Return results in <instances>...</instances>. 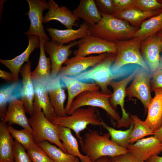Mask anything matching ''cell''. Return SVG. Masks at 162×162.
Here are the masks:
<instances>
[{
  "instance_id": "1",
  "label": "cell",
  "mask_w": 162,
  "mask_h": 162,
  "mask_svg": "<svg viewBox=\"0 0 162 162\" xmlns=\"http://www.w3.org/2000/svg\"><path fill=\"white\" fill-rule=\"evenodd\" d=\"M110 138L108 132L101 135L96 130L89 131L79 140L82 152L94 162L103 157H113L128 152L112 142Z\"/></svg>"
},
{
  "instance_id": "2",
  "label": "cell",
  "mask_w": 162,
  "mask_h": 162,
  "mask_svg": "<svg viewBox=\"0 0 162 162\" xmlns=\"http://www.w3.org/2000/svg\"><path fill=\"white\" fill-rule=\"evenodd\" d=\"M99 22L89 26V34L112 42L131 39L138 29L112 15L103 14Z\"/></svg>"
},
{
  "instance_id": "3",
  "label": "cell",
  "mask_w": 162,
  "mask_h": 162,
  "mask_svg": "<svg viewBox=\"0 0 162 162\" xmlns=\"http://www.w3.org/2000/svg\"><path fill=\"white\" fill-rule=\"evenodd\" d=\"M116 55L108 54L105 58L92 68L74 77L81 81L94 80L102 93L107 94H111L108 87L111 82L124 76L130 72L128 69L122 68L116 73L112 71L111 67L115 60Z\"/></svg>"
},
{
  "instance_id": "4",
  "label": "cell",
  "mask_w": 162,
  "mask_h": 162,
  "mask_svg": "<svg viewBox=\"0 0 162 162\" xmlns=\"http://www.w3.org/2000/svg\"><path fill=\"white\" fill-rule=\"evenodd\" d=\"M34 110L28 118L36 144L47 141L55 144L65 153L68 154L59 140L57 125L54 124L45 116L42 109L34 103Z\"/></svg>"
},
{
  "instance_id": "5",
  "label": "cell",
  "mask_w": 162,
  "mask_h": 162,
  "mask_svg": "<svg viewBox=\"0 0 162 162\" xmlns=\"http://www.w3.org/2000/svg\"><path fill=\"white\" fill-rule=\"evenodd\" d=\"M101 118L98 110L94 107L80 108L71 115L63 117H57L52 122L73 130L79 140L82 139L80 132L89 124L101 125Z\"/></svg>"
},
{
  "instance_id": "6",
  "label": "cell",
  "mask_w": 162,
  "mask_h": 162,
  "mask_svg": "<svg viewBox=\"0 0 162 162\" xmlns=\"http://www.w3.org/2000/svg\"><path fill=\"white\" fill-rule=\"evenodd\" d=\"M141 41L136 38L117 41V52L115 60L111 69L114 73L126 65L138 64L150 73L149 68L141 54L140 46Z\"/></svg>"
},
{
  "instance_id": "7",
  "label": "cell",
  "mask_w": 162,
  "mask_h": 162,
  "mask_svg": "<svg viewBox=\"0 0 162 162\" xmlns=\"http://www.w3.org/2000/svg\"><path fill=\"white\" fill-rule=\"evenodd\" d=\"M111 95V94H105L99 90L83 92L73 100L67 114L70 115L76 109L85 106L100 107L105 110L113 119L118 122L121 118L119 113L110 104V98Z\"/></svg>"
},
{
  "instance_id": "8",
  "label": "cell",
  "mask_w": 162,
  "mask_h": 162,
  "mask_svg": "<svg viewBox=\"0 0 162 162\" xmlns=\"http://www.w3.org/2000/svg\"><path fill=\"white\" fill-rule=\"evenodd\" d=\"M77 46V50L73 52L74 57L76 58L93 54H117V52L115 42L108 41L90 34L80 39Z\"/></svg>"
},
{
  "instance_id": "9",
  "label": "cell",
  "mask_w": 162,
  "mask_h": 162,
  "mask_svg": "<svg viewBox=\"0 0 162 162\" xmlns=\"http://www.w3.org/2000/svg\"><path fill=\"white\" fill-rule=\"evenodd\" d=\"M152 75L143 68H139L131 85L126 89V95L129 99L137 98L147 111L152 99L150 82Z\"/></svg>"
},
{
  "instance_id": "10",
  "label": "cell",
  "mask_w": 162,
  "mask_h": 162,
  "mask_svg": "<svg viewBox=\"0 0 162 162\" xmlns=\"http://www.w3.org/2000/svg\"><path fill=\"white\" fill-rule=\"evenodd\" d=\"M29 10L27 13L30 21L28 30L24 32L27 36L34 35L44 41L49 40L43 25V11L49 8L48 2L44 0H27Z\"/></svg>"
},
{
  "instance_id": "11",
  "label": "cell",
  "mask_w": 162,
  "mask_h": 162,
  "mask_svg": "<svg viewBox=\"0 0 162 162\" xmlns=\"http://www.w3.org/2000/svg\"><path fill=\"white\" fill-rule=\"evenodd\" d=\"M139 68H136L132 74L123 80L118 81L113 80L109 84L113 90L111 97L110 98V104L115 110L118 105L120 106L122 112V117L117 123V127L118 128L127 126L133 122L131 118H130L124 108V100L126 96V86L134 78Z\"/></svg>"
},
{
  "instance_id": "12",
  "label": "cell",
  "mask_w": 162,
  "mask_h": 162,
  "mask_svg": "<svg viewBox=\"0 0 162 162\" xmlns=\"http://www.w3.org/2000/svg\"><path fill=\"white\" fill-rule=\"evenodd\" d=\"M78 42V41H74L64 45L52 40L44 42V50L49 55L50 59L52 78L56 77L59 74L62 64L69 58L72 52L71 48L77 45Z\"/></svg>"
},
{
  "instance_id": "13",
  "label": "cell",
  "mask_w": 162,
  "mask_h": 162,
  "mask_svg": "<svg viewBox=\"0 0 162 162\" xmlns=\"http://www.w3.org/2000/svg\"><path fill=\"white\" fill-rule=\"evenodd\" d=\"M140 50L152 75L159 68L160 53L162 51V44L160 38L156 34L147 38L141 41Z\"/></svg>"
},
{
  "instance_id": "14",
  "label": "cell",
  "mask_w": 162,
  "mask_h": 162,
  "mask_svg": "<svg viewBox=\"0 0 162 162\" xmlns=\"http://www.w3.org/2000/svg\"><path fill=\"white\" fill-rule=\"evenodd\" d=\"M104 53L96 56L80 58L73 57L68 58L64 63L65 66L61 68L59 74L74 77L85 71L89 67H94L108 55Z\"/></svg>"
},
{
  "instance_id": "15",
  "label": "cell",
  "mask_w": 162,
  "mask_h": 162,
  "mask_svg": "<svg viewBox=\"0 0 162 162\" xmlns=\"http://www.w3.org/2000/svg\"><path fill=\"white\" fill-rule=\"evenodd\" d=\"M47 88L52 105L58 117L67 116L68 115L64 107V103L66 98L64 87V84L60 79L59 74L56 77L45 82Z\"/></svg>"
},
{
  "instance_id": "16",
  "label": "cell",
  "mask_w": 162,
  "mask_h": 162,
  "mask_svg": "<svg viewBox=\"0 0 162 162\" xmlns=\"http://www.w3.org/2000/svg\"><path fill=\"white\" fill-rule=\"evenodd\" d=\"M128 152L140 160L145 162L151 156L162 152V143L153 136L139 140L127 147Z\"/></svg>"
},
{
  "instance_id": "17",
  "label": "cell",
  "mask_w": 162,
  "mask_h": 162,
  "mask_svg": "<svg viewBox=\"0 0 162 162\" xmlns=\"http://www.w3.org/2000/svg\"><path fill=\"white\" fill-rule=\"evenodd\" d=\"M31 62L29 61L24 64L20 74L22 77V87H20V100L22 102L26 112L30 116L33 113L35 90L33 81L31 77Z\"/></svg>"
},
{
  "instance_id": "18",
  "label": "cell",
  "mask_w": 162,
  "mask_h": 162,
  "mask_svg": "<svg viewBox=\"0 0 162 162\" xmlns=\"http://www.w3.org/2000/svg\"><path fill=\"white\" fill-rule=\"evenodd\" d=\"M27 36L28 39V45L21 54L11 59H0V63L9 69L13 74L14 82H19V74L23 65L25 62L29 61V56L34 50L40 47V40L38 37L34 35Z\"/></svg>"
},
{
  "instance_id": "19",
  "label": "cell",
  "mask_w": 162,
  "mask_h": 162,
  "mask_svg": "<svg viewBox=\"0 0 162 162\" xmlns=\"http://www.w3.org/2000/svg\"><path fill=\"white\" fill-rule=\"evenodd\" d=\"M60 79L68 91V100L65 107L67 113L70 109L73 100L79 94L85 92L98 91L100 89L95 82H84L74 77L60 74Z\"/></svg>"
},
{
  "instance_id": "20",
  "label": "cell",
  "mask_w": 162,
  "mask_h": 162,
  "mask_svg": "<svg viewBox=\"0 0 162 162\" xmlns=\"http://www.w3.org/2000/svg\"><path fill=\"white\" fill-rule=\"evenodd\" d=\"M48 3V11L43 17L44 23L56 20L64 25L67 29H71L74 26L76 25V21L80 20L66 7H59L53 0H49Z\"/></svg>"
},
{
  "instance_id": "21",
  "label": "cell",
  "mask_w": 162,
  "mask_h": 162,
  "mask_svg": "<svg viewBox=\"0 0 162 162\" xmlns=\"http://www.w3.org/2000/svg\"><path fill=\"white\" fill-rule=\"evenodd\" d=\"M26 112L22 102L16 97H14L9 101L5 117L1 122L5 124L7 122L8 126L16 124L33 133Z\"/></svg>"
},
{
  "instance_id": "22",
  "label": "cell",
  "mask_w": 162,
  "mask_h": 162,
  "mask_svg": "<svg viewBox=\"0 0 162 162\" xmlns=\"http://www.w3.org/2000/svg\"><path fill=\"white\" fill-rule=\"evenodd\" d=\"M89 26L85 22L80 25L77 29H58L51 27L46 28L51 40L64 45L89 35Z\"/></svg>"
},
{
  "instance_id": "23",
  "label": "cell",
  "mask_w": 162,
  "mask_h": 162,
  "mask_svg": "<svg viewBox=\"0 0 162 162\" xmlns=\"http://www.w3.org/2000/svg\"><path fill=\"white\" fill-rule=\"evenodd\" d=\"M154 91L155 95L148 105L147 116L144 122L154 132L162 126V88Z\"/></svg>"
},
{
  "instance_id": "24",
  "label": "cell",
  "mask_w": 162,
  "mask_h": 162,
  "mask_svg": "<svg viewBox=\"0 0 162 162\" xmlns=\"http://www.w3.org/2000/svg\"><path fill=\"white\" fill-rule=\"evenodd\" d=\"M33 81L35 90L34 103L42 109L46 117L52 122L58 116L51 103L46 86L43 82Z\"/></svg>"
},
{
  "instance_id": "25",
  "label": "cell",
  "mask_w": 162,
  "mask_h": 162,
  "mask_svg": "<svg viewBox=\"0 0 162 162\" xmlns=\"http://www.w3.org/2000/svg\"><path fill=\"white\" fill-rule=\"evenodd\" d=\"M72 12L74 16L83 20L89 26L96 25L102 18L95 0H80L78 7Z\"/></svg>"
},
{
  "instance_id": "26",
  "label": "cell",
  "mask_w": 162,
  "mask_h": 162,
  "mask_svg": "<svg viewBox=\"0 0 162 162\" xmlns=\"http://www.w3.org/2000/svg\"><path fill=\"white\" fill-rule=\"evenodd\" d=\"M57 125L59 138L68 153L77 157L81 162H92L88 156L81 153L78 141L71 130L62 126Z\"/></svg>"
},
{
  "instance_id": "27",
  "label": "cell",
  "mask_w": 162,
  "mask_h": 162,
  "mask_svg": "<svg viewBox=\"0 0 162 162\" xmlns=\"http://www.w3.org/2000/svg\"><path fill=\"white\" fill-rule=\"evenodd\" d=\"M40 53L38 64L35 69L31 72V77L33 81L45 82L50 80L51 64L50 57L45 55L44 48L45 41L39 39Z\"/></svg>"
},
{
  "instance_id": "28",
  "label": "cell",
  "mask_w": 162,
  "mask_h": 162,
  "mask_svg": "<svg viewBox=\"0 0 162 162\" xmlns=\"http://www.w3.org/2000/svg\"><path fill=\"white\" fill-rule=\"evenodd\" d=\"M162 11V10L145 12L134 7L116 13L113 15L115 17L128 22L132 26H136L142 23L147 18L157 15Z\"/></svg>"
},
{
  "instance_id": "29",
  "label": "cell",
  "mask_w": 162,
  "mask_h": 162,
  "mask_svg": "<svg viewBox=\"0 0 162 162\" xmlns=\"http://www.w3.org/2000/svg\"><path fill=\"white\" fill-rule=\"evenodd\" d=\"M8 126L0 122V162H14L13 153L14 141Z\"/></svg>"
},
{
  "instance_id": "30",
  "label": "cell",
  "mask_w": 162,
  "mask_h": 162,
  "mask_svg": "<svg viewBox=\"0 0 162 162\" xmlns=\"http://www.w3.org/2000/svg\"><path fill=\"white\" fill-rule=\"evenodd\" d=\"M162 3V1H160ZM162 30V11L158 14L144 21L140 27L135 33L133 38L142 41L147 38L156 34Z\"/></svg>"
},
{
  "instance_id": "31",
  "label": "cell",
  "mask_w": 162,
  "mask_h": 162,
  "mask_svg": "<svg viewBox=\"0 0 162 162\" xmlns=\"http://www.w3.org/2000/svg\"><path fill=\"white\" fill-rule=\"evenodd\" d=\"M38 144L54 162H76V157L65 153L48 141H44Z\"/></svg>"
},
{
  "instance_id": "32",
  "label": "cell",
  "mask_w": 162,
  "mask_h": 162,
  "mask_svg": "<svg viewBox=\"0 0 162 162\" xmlns=\"http://www.w3.org/2000/svg\"><path fill=\"white\" fill-rule=\"evenodd\" d=\"M101 125L110 134L111 140L114 143L127 148L130 144L129 142L130 134L133 128V122L130 128L125 130H117L108 125L101 119Z\"/></svg>"
},
{
  "instance_id": "33",
  "label": "cell",
  "mask_w": 162,
  "mask_h": 162,
  "mask_svg": "<svg viewBox=\"0 0 162 162\" xmlns=\"http://www.w3.org/2000/svg\"><path fill=\"white\" fill-rule=\"evenodd\" d=\"M131 116L134 127L129 140L130 144H133L145 136L154 135V132L144 121L136 116L131 115Z\"/></svg>"
},
{
  "instance_id": "34",
  "label": "cell",
  "mask_w": 162,
  "mask_h": 162,
  "mask_svg": "<svg viewBox=\"0 0 162 162\" xmlns=\"http://www.w3.org/2000/svg\"><path fill=\"white\" fill-rule=\"evenodd\" d=\"M8 130L15 140L21 144L27 150L33 147L35 144L33 133L23 129L17 130L12 126H8Z\"/></svg>"
},
{
  "instance_id": "35",
  "label": "cell",
  "mask_w": 162,
  "mask_h": 162,
  "mask_svg": "<svg viewBox=\"0 0 162 162\" xmlns=\"http://www.w3.org/2000/svg\"><path fill=\"white\" fill-rule=\"evenodd\" d=\"M20 86L18 82H14L9 86L5 88H1L0 117L2 122L4 120L7 111V102L14 98L16 97L13 95V93L17 88Z\"/></svg>"
},
{
  "instance_id": "36",
  "label": "cell",
  "mask_w": 162,
  "mask_h": 162,
  "mask_svg": "<svg viewBox=\"0 0 162 162\" xmlns=\"http://www.w3.org/2000/svg\"><path fill=\"white\" fill-rule=\"evenodd\" d=\"M26 150L32 162H54L38 144Z\"/></svg>"
},
{
  "instance_id": "37",
  "label": "cell",
  "mask_w": 162,
  "mask_h": 162,
  "mask_svg": "<svg viewBox=\"0 0 162 162\" xmlns=\"http://www.w3.org/2000/svg\"><path fill=\"white\" fill-rule=\"evenodd\" d=\"M134 7L143 11L162 10V3L156 0H135Z\"/></svg>"
},
{
  "instance_id": "38",
  "label": "cell",
  "mask_w": 162,
  "mask_h": 162,
  "mask_svg": "<svg viewBox=\"0 0 162 162\" xmlns=\"http://www.w3.org/2000/svg\"><path fill=\"white\" fill-rule=\"evenodd\" d=\"M25 148L15 140L13 146L14 162H32Z\"/></svg>"
},
{
  "instance_id": "39",
  "label": "cell",
  "mask_w": 162,
  "mask_h": 162,
  "mask_svg": "<svg viewBox=\"0 0 162 162\" xmlns=\"http://www.w3.org/2000/svg\"><path fill=\"white\" fill-rule=\"evenodd\" d=\"M95 2L100 13L113 15L115 13L112 0H95Z\"/></svg>"
},
{
  "instance_id": "40",
  "label": "cell",
  "mask_w": 162,
  "mask_h": 162,
  "mask_svg": "<svg viewBox=\"0 0 162 162\" xmlns=\"http://www.w3.org/2000/svg\"><path fill=\"white\" fill-rule=\"evenodd\" d=\"M111 159L112 162H145L140 160L129 152L111 157Z\"/></svg>"
},
{
  "instance_id": "41",
  "label": "cell",
  "mask_w": 162,
  "mask_h": 162,
  "mask_svg": "<svg viewBox=\"0 0 162 162\" xmlns=\"http://www.w3.org/2000/svg\"><path fill=\"white\" fill-rule=\"evenodd\" d=\"M115 13L134 7L135 0H112ZM114 13V14H115Z\"/></svg>"
},
{
  "instance_id": "42",
  "label": "cell",
  "mask_w": 162,
  "mask_h": 162,
  "mask_svg": "<svg viewBox=\"0 0 162 162\" xmlns=\"http://www.w3.org/2000/svg\"><path fill=\"white\" fill-rule=\"evenodd\" d=\"M150 82L151 91L158 88H162V70L159 69L152 75Z\"/></svg>"
},
{
  "instance_id": "43",
  "label": "cell",
  "mask_w": 162,
  "mask_h": 162,
  "mask_svg": "<svg viewBox=\"0 0 162 162\" xmlns=\"http://www.w3.org/2000/svg\"><path fill=\"white\" fill-rule=\"evenodd\" d=\"M0 77L6 82L10 83L14 82V77L11 73L0 70Z\"/></svg>"
},
{
  "instance_id": "44",
  "label": "cell",
  "mask_w": 162,
  "mask_h": 162,
  "mask_svg": "<svg viewBox=\"0 0 162 162\" xmlns=\"http://www.w3.org/2000/svg\"><path fill=\"white\" fill-rule=\"evenodd\" d=\"M146 162H162V156L157 155H153L145 161Z\"/></svg>"
},
{
  "instance_id": "45",
  "label": "cell",
  "mask_w": 162,
  "mask_h": 162,
  "mask_svg": "<svg viewBox=\"0 0 162 162\" xmlns=\"http://www.w3.org/2000/svg\"><path fill=\"white\" fill-rule=\"evenodd\" d=\"M153 136L158 139L162 143V126L154 132Z\"/></svg>"
},
{
  "instance_id": "46",
  "label": "cell",
  "mask_w": 162,
  "mask_h": 162,
  "mask_svg": "<svg viewBox=\"0 0 162 162\" xmlns=\"http://www.w3.org/2000/svg\"><path fill=\"white\" fill-rule=\"evenodd\" d=\"M94 162H112L111 157L104 156L101 157Z\"/></svg>"
},
{
  "instance_id": "47",
  "label": "cell",
  "mask_w": 162,
  "mask_h": 162,
  "mask_svg": "<svg viewBox=\"0 0 162 162\" xmlns=\"http://www.w3.org/2000/svg\"><path fill=\"white\" fill-rule=\"evenodd\" d=\"M156 34L160 38L162 44V30L158 32Z\"/></svg>"
},
{
  "instance_id": "48",
  "label": "cell",
  "mask_w": 162,
  "mask_h": 162,
  "mask_svg": "<svg viewBox=\"0 0 162 162\" xmlns=\"http://www.w3.org/2000/svg\"><path fill=\"white\" fill-rule=\"evenodd\" d=\"M159 69L162 70V56L160 57V66Z\"/></svg>"
},
{
  "instance_id": "49",
  "label": "cell",
  "mask_w": 162,
  "mask_h": 162,
  "mask_svg": "<svg viewBox=\"0 0 162 162\" xmlns=\"http://www.w3.org/2000/svg\"><path fill=\"white\" fill-rule=\"evenodd\" d=\"M76 162H80V159L77 157H76Z\"/></svg>"
}]
</instances>
